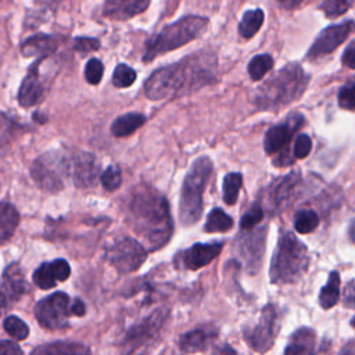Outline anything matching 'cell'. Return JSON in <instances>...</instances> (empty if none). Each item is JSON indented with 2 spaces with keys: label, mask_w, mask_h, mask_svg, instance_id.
Wrapping results in <instances>:
<instances>
[{
  "label": "cell",
  "mask_w": 355,
  "mask_h": 355,
  "mask_svg": "<svg viewBox=\"0 0 355 355\" xmlns=\"http://www.w3.org/2000/svg\"><path fill=\"white\" fill-rule=\"evenodd\" d=\"M218 60L212 51L200 50L183 60L155 69L144 82L148 100H166L190 94L216 82Z\"/></svg>",
  "instance_id": "obj_1"
},
{
  "label": "cell",
  "mask_w": 355,
  "mask_h": 355,
  "mask_svg": "<svg viewBox=\"0 0 355 355\" xmlns=\"http://www.w3.org/2000/svg\"><path fill=\"white\" fill-rule=\"evenodd\" d=\"M126 219L147 241L151 251L162 248L172 237L173 220L169 202L153 186L139 184L132 190L126 204Z\"/></svg>",
  "instance_id": "obj_2"
},
{
  "label": "cell",
  "mask_w": 355,
  "mask_h": 355,
  "mask_svg": "<svg viewBox=\"0 0 355 355\" xmlns=\"http://www.w3.org/2000/svg\"><path fill=\"white\" fill-rule=\"evenodd\" d=\"M309 75L298 62H290L268 80L254 94V104L261 111H277L298 100L306 90Z\"/></svg>",
  "instance_id": "obj_3"
},
{
  "label": "cell",
  "mask_w": 355,
  "mask_h": 355,
  "mask_svg": "<svg viewBox=\"0 0 355 355\" xmlns=\"http://www.w3.org/2000/svg\"><path fill=\"white\" fill-rule=\"evenodd\" d=\"M308 266V247L294 233L280 232L269 268L270 282L273 284L295 283L304 276Z\"/></svg>",
  "instance_id": "obj_4"
},
{
  "label": "cell",
  "mask_w": 355,
  "mask_h": 355,
  "mask_svg": "<svg viewBox=\"0 0 355 355\" xmlns=\"http://www.w3.org/2000/svg\"><path fill=\"white\" fill-rule=\"evenodd\" d=\"M214 172V164L209 157L201 155L193 161L183 179L180 200H179V218L182 225L193 226L202 216V193Z\"/></svg>",
  "instance_id": "obj_5"
},
{
  "label": "cell",
  "mask_w": 355,
  "mask_h": 355,
  "mask_svg": "<svg viewBox=\"0 0 355 355\" xmlns=\"http://www.w3.org/2000/svg\"><path fill=\"white\" fill-rule=\"evenodd\" d=\"M207 26L208 19L200 15H186L164 26L155 36H153L147 42L143 61L148 62L161 54L187 44L189 42L201 36Z\"/></svg>",
  "instance_id": "obj_6"
},
{
  "label": "cell",
  "mask_w": 355,
  "mask_h": 355,
  "mask_svg": "<svg viewBox=\"0 0 355 355\" xmlns=\"http://www.w3.org/2000/svg\"><path fill=\"white\" fill-rule=\"evenodd\" d=\"M58 69L60 64L54 57H40L35 64H32L21 83L18 103L22 107H33L42 103L51 87Z\"/></svg>",
  "instance_id": "obj_7"
},
{
  "label": "cell",
  "mask_w": 355,
  "mask_h": 355,
  "mask_svg": "<svg viewBox=\"0 0 355 355\" xmlns=\"http://www.w3.org/2000/svg\"><path fill=\"white\" fill-rule=\"evenodd\" d=\"M31 175L40 189L57 193L64 187L65 178L71 175V157L58 150L44 153L33 161Z\"/></svg>",
  "instance_id": "obj_8"
},
{
  "label": "cell",
  "mask_w": 355,
  "mask_h": 355,
  "mask_svg": "<svg viewBox=\"0 0 355 355\" xmlns=\"http://www.w3.org/2000/svg\"><path fill=\"white\" fill-rule=\"evenodd\" d=\"M305 118L300 112L290 114L284 122L269 128L263 137V150L268 155L279 154L277 158L273 159L275 166H287L293 164L294 158L287 155V146L293 139L294 133L304 125Z\"/></svg>",
  "instance_id": "obj_9"
},
{
  "label": "cell",
  "mask_w": 355,
  "mask_h": 355,
  "mask_svg": "<svg viewBox=\"0 0 355 355\" xmlns=\"http://www.w3.org/2000/svg\"><path fill=\"white\" fill-rule=\"evenodd\" d=\"M279 320L280 316L275 304H266L261 311L258 322L243 329L245 343L258 354L268 352L279 333Z\"/></svg>",
  "instance_id": "obj_10"
},
{
  "label": "cell",
  "mask_w": 355,
  "mask_h": 355,
  "mask_svg": "<svg viewBox=\"0 0 355 355\" xmlns=\"http://www.w3.org/2000/svg\"><path fill=\"white\" fill-rule=\"evenodd\" d=\"M108 262L121 273L137 270L147 258L146 248L132 237L116 239L105 251Z\"/></svg>",
  "instance_id": "obj_11"
},
{
  "label": "cell",
  "mask_w": 355,
  "mask_h": 355,
  "mask_svg": "<svg viewBox=\"0 0 355 355\" xmlns=\"http://www.w3.org/2000/svg\"><path fill=\"white\" fill-rule=\"evenodd\" d=\"M169 318V309L159 306L139 323L133 324L125 334L122 345L125 355H130L139 347L155 338Z\"/></svg>",
  "instance_id": "obj_12"
},
{
  "label": "cell",
  "mask_w": 355,
  "mask_h": 355,
  "mask_svg": "<svg viewBox=\"0 0 355 355\" xmlns=\"http://www.w3.org/2000/svg\"><path fill=\"white\" fill-rule=\"evenodd\" d=\"M301 183V173L291 171L284 176L276 178L263 191V201L270 215L280 214L295 198L297 189Z\"/></svg>",
  "instance_id": "obj_13"
},
{
  "label": "cell",
  "mask_w": 355,
  "mask_h": 355,
  "mask_svg": "<svg viewBox=\"0 0 355 355\" xmlns=\"http://www.w3.org/2000/svg\"><path fill=\"white\" fill-rule=\"evenodd\" d=\"M268 226H262L258 229H250L247 233H240L234 241V252L244 262L248 273H257L262 263V257L265 251L266 241V229Z\"/></svg>",
  "instance_id": "obj_14"
},
{
  "label": "cell",
  "mask_w": 355,
  "mask_h": 355,
  "mask_svg": "<svg viewBox=\"0 0 355 355\" xmlns=\"http://www.w3.org/2000/svg\"><path fill=\"white\" fill-rule=\"evenodd\" d=\"M69 297L62 291L53 293L40 300L35 306V316L42 327L61 329L68 324Z\"/></svg>",
  "instance_id": "obj_15"
},
{
  "label": "cell",
  "mask_w": 355,
  "mask_h": 355,
  "mask_svg": "<svg viewBox=\"0 0 355 355\" xmlns=\"http://www.w3.org/2000/svg\"><path fill=\"white\" fill-rule=\"evenodd\" d=\"M355 31V22L352 19H347L341 24L330 25L324 28L318 37L313 40L312 46L306 53V58L315 61L320 57H324L333 53L340 44H343L348 36Z\"/></svg>",
  "instance_id": "obj_16"
},
{
  "label": "cell",
  "mask_w": 355,
  "mask_h": 355,
  "mask_svg": "<svg viewBox=\"0 0 355 355\" xmlns=\"http://www.w3.org/2000/svg\"><path fill=\"white\" fill-rule=\"evenodd\" d=\"M223 243L222 241H212V243H196L187 250L179 251L173 262L178 268L186 270H198L207 265H209L222 251Z\"/></svg>",
  "instance_id": "obj_17"
},
{
  "label": "cell",
  "mask_w": 355,
  "mask_h": 355,
  "mask_svg": "<svg viewBox=\"0 0 355 355\" xmlns=\"http://www.w3.org/2000/svg\"><path fill=\"white\" fill-rule=\"evenodd\" d=\"M71 176L78 187L86 189L96 184L100 176L97 158L86 151H78L71 155Z\"/></svg>",
  "instance_id": "obj_18"
},
{
  "label": "cell",
  "mask_w": 355,
  "mask_h": 355,
  "mask_svg": "<svg viewBox=\"0 0 355 355\" xmlns=\"http://www.w3.org/2000/svg\"><path fill=\"white\" fill-rule=\"evenodd\" d=\"M71 275V266L69 263L62 259H54L51 262H44L42 263L35 272H33V283L42 288V290H49L53 288L57 282H65Z\"/></svg>",
  "instance_id": "obj_19"
},
{
  "label": "cell",
  "mask_w": 355,
  "mask_h": 355,
  "mask_svg": "<svg viewBox=\"0 0 355 355\" xmlns=\"http://www.w3.org/2000/svg\"><path fill=\"white\" fill-rule=\"evenodd\" d=\"M219 329L214 324H204L183 333L179 338V348L186 354L205 351L218 337Z\"/></svg>",
  "instance_id": "obj_20"
},
{
  "label": "cell",
  "mask_w": 355,
  "mask_h": 355,
  "mask_svg": "<svg viewBox=\"0 0 355 355\" xmlns=\"http://www.w3.org/2000/svg\"><path fill=\"white\" fill-rule=\"evenodd\" d=\"M283 355H318L316 331L306 326L297 329L290 336Z\"/></svg>",
  "instance_id": "obj_21"
},
{
  "label": "cell",
  "mask_w": 355,
  "mask_h": 355,
  "mask_svg": "<svg viewBox=\"0 0 355 355\" xmlns=\"http://www.w3.org/2000/svg\"><path fill=\"white\" fill-rule=\"evenodd\" d=\"M148 4L150 0H105L104 15L111 19L126 21L141 14Z\"/></svg>",
  "instance_id": "obj_22"
},
{
  "label": "cell",
  "mask_w": 355,
  "mask_h": 355,
  "mask_svg": "<svg viewBox=\"0 0 355 355\" xmlns=\"http://www.w3.org/2000/svg\"><path fill=\"white\" fill-rule=\"evenodd\" d=\"M57 49V39L51 35H35L28 37L21 44V53L24 57H47Z\"/></svg>",
  "instance_id": "obj_23"
},
{
  "label": "cell",
  "mask_w": 355,
  "mask_h": 355,
  "mask_svg": "<svg viewBox=\"0 0 355 355\" xmlns=\"http://www.w3.org/2000/svg\"><path fill=\"white\" fill-rule=\"evenodd\" d=\"M31 355H92V351L82 343L54 341L36 347Z\"/></svg>",
  "instance_id": "obj_24"
},
{
  "label": "cell",
  "mask_w": 355,
  "mask_h": 355,
  "mask_svg": "<svg viewBox=\"0 0 355 355\" xmlns=\"http://www.w3.org/2000/svg\"><path fill=\"white\" fill-rule=\"evenodd\" d=\"M1 284L6 288L11 301L18 298L28 290V286L25 283L24 275H22L18 263H12L6 268V270L3 273Z\"/></svg>",
  "instance_id": "obj_25"
},
{
  "label": "cell",
  "mask_w": 355,
  "mask_h": 355,
  "mask_svg": "<svg viewBox=\"0 0 355 355\" xmlns=\"http://www.w3.org/2000/svg\"><path fill=\"white\" fill-rule=\"evenodd\" d=\"M146 122V116L139 112H128L118 116L111 125V133L115 137H126L137 130Z\"/></svg>",
  "instance_id": "obj_26"
},
{
  "label": "cell",
  "mask_w": 355,
  "mask_h": 355,
  "mask_svg": "<svg viewBox=\"0 0 355 355\" xmlns=\"http://www.w3.org/2000/svg\"><path fill=\"white\" fill-rule=\"evenodd\" d=\"M19 223V214L10 202H0V244L8 240Z\"/></svg>",
  "instance_id": "obj_27"
},
{
  "label": "cell",
  "mask_w": 355,
  "mask_h": 355,
  "mask_svg": "<svg viewBox=\"0 0 355 355\" xmlns=\"http://www.w3.org/2000/svg\"><path fill=\"white\" fill-rule=\"evenodd\" d=\"M340 298V273L337 270H331L326 284L320 288L319 293V305L323 309L333 308Z\"/></svg>",
  "instance_id": "obj_28"
},
{
  "label": "cell",
  "mask_w": 355,
  "mask_h": 355,
  "mask_svg": "<svg viewBox=\"0 0 355 355\" xmlns=\"http://www.w3.org/2000/svg\"><path fill=\"white\" fill-rule=\"evenodd\" d=\"M263 11L261 8H255V10H247L244 12V15L241 17V21L239 24V33L241 37L244 39H250L252 37L259 28L262 26L263 22Z\"/></svg>",
  "instance_id": "obj_29"
},
{
  "label": "cell",
  "mask_w": 355,
  "mask_h": 355,
  "mask_svg": "<svg viewBox=\"0 0 355 355\" xmlns=\"http://www.w3.org/2000/svg\"><path fill=\"white\" fill-rule=\"evenodd\" d=\"M233 219L230 215H227L220 208H214L208 216L207 222L204 225V232L207 233H223L233 227Z\"/></svg>",
  "instance_id": "obj_30"
},
{
  "label": "cell",
  "mask_w": 355,
  "mask_h": 355,
  "mask_svg": "<svg viewBox=\"0 0 355 355\" xmlns=\"http://www.w3.org/2000/svg\"><path fill=\"white\" fill-rule=\"evenodd\" d=\"M243 184V175L240 172H230L223 178V201L227 205H234L239 198V191Z\"/></svg>",
  "instance_id": "obj_31"
},
{
  "label": "cell",
  "mask_w": 355,
  "mask_h": 355,
  "mask_svg": "<svg viewBox=\"0 0 355 355\" xmlns=\"http://www.w3.org/2000/svg\"><path fill=\"white\" fill-rule=\"evenodd\" d=\"M319 226V216L313 209H300L294 216V229L301 234L312 233Z\"/></svg>",
  "instance_id": "obj_32"
},
{
  "label": "cell",
  "mask_w": 355,
  "mask_h": 355,
  "mask_svg": "<svg viewBox=\"0 0 355 355\" xmlns=\"http://www.w3.org/2000/svg\"><path fill=\"white\" fill-rule=\"evenodd\" d=\"M273 67V58L269 54H257L248 62V75L252 80H261Z\"/></svg>",
  "instance_id": "obj_33"
},
{
  "label": "cell",
  "mask_w": 355,
  "mask_h": 355,
  "mask_svg": "<svg viewBox=\"0 0 355 355\" xmlns=\"http://www.w3.org/2000/svg\"><path fill=\"white\" fill-rule=\"evenodd\" d=\"M3 327H4V330L7 331L8 336H11L12 338L19 340V341L25 340L29 336L28 324L15 315L7 316L3 322Z\"/></svg>",
  "instance_id": "obj_34"
},
{
  "label": "cell",
  "mask_w": 355,
  "mask_h": 355,
  "mask_svg": "<svg viewBox=\"0 0 355 355\" xmlns=\"http://www.w3.org/2000/svg\"><path fill=\"white\" fill-rule=\"evenodd\" d=\"M135 80H136L135 69H132L126 64L116 65V68L114 71V75H112V85L115 87H119V89L129 87L130 85H133Z\"/></svg>",
  "instance_id": "obj_35"
},
{
  "label": "cell",
  "mask_w": 355,
  "mask_h": 355,
  "mask_svg": "<svg viewBox=\"0 0 355 355\" xmlns=\"http://www.w3.org/2000/svg\"><path fill=\"white\" fill-rule=\"evenodd\" d=\"M100 182L107 191L116 190L122 183L121 169L116 165L107 166V169L100 175Z\"/></svg>",
  "instance_id": "obj_36"
},
{
  "label": "cell",
  "mask_w": 355,
  "mask_h": 355,
  "mask_svg": "<svg viewBox=\"0 0 355 355\" xmlns=\"http://www.w3.org/2000/svg\"><path fill=\"white\" fill-rule=\"evenodd\" d=\"M263 219V208L261 204H252V207L244 212L240 219V227L243 230L254 229Z\"/></svg>",
  "instance_id": "obj_37"
},
{
  "label": "cell",
  "mask_w": 355,
  "mask_h": 355,
  "mask_svg": "<svg viewBox=\"0 0 355 355\" xmlns=\"http://www.w3.org/2000/svg\"><path fill=\"white\" fill-rule=\"evenodd\" d=\"M351 6V0H323L319 6L320 10L326 14L329 18H336L341 14H344Z\"/></svg>",
  "instance_id": "obj_38"
},
{
  "label": "cell",
  "mask_w": 355,
  "mask_h": 355,
  "mask_svg": "<svg viewBox=\"0 0 355 355\" xmlns=\"http://www.w3.org/2000/svg\"><path fill=\"white\" fill-rule=\"evenodd\" d=\"M338 105L343 110H355V82H348L338 90Z\"/></svg>",
  "instance_id": "obj_39"
},
{
  "label": "cell",
  "mask_w": 355,
  "mask_h": 355,
  "mask_svg": "<svg viewBox=\"0 0 355 355\" xmlns=\"http://www.w3.org/2000/svg\"><path fill=\"white\" fill-rule=\"evenodd\" d=\"M103 72H104V67H103L101 61H98L97 58H92L87 61L86 68H85V78L90 85L100 83V80L103 78Z\"/></svg>",
  "instance_id": "obj_40"
},
{
  "label": "cell",
  "mask_w": 355,
  "mask_h": 355,
  "mask_svg": "<svg viewBox=\"0 0 355 355\" xmlns=\"http://www.w3.org/2000/svg\"><path fill=\"white\" fill-rule=\"evenodd\" d=\"M312 150V140L308 135L305 133H301L295 137V141H294V147H293V157L295 159H301V158H305L309 155Z\"/></svg>",
  "instance_id": "obj_41"
},
{
  "label": "cell",
  "mask_w": 355,
  "mask_h": 355,
  "mask_svg": "<svg viewBox=\"0 0 355 355\" xmlns=\"http://www.w3.org/2000/svg\"><path fill=\"white\" fill-rule=\"evenodd\" d=\"M100 47V42L94 37H76L73 40V50L79 53L96 51Z\"/></svg>",
  "instance_id": "obj_42"
},
{
  "label": "cell",
  "mask_w": 355,
  "mask_h": 355,
  "mask_svg": "<svg viewBox=\"0 0 355 355\" xmlns=\"http://www.w3.org/2000/svg\"><path fill=\"white\" fill-rule=\"evenodd\" d=\"M0 355H24V352L18 344H15L10 340H1L0 341Z\"/></svg>",
  "instance_id": "obj_43"
},
{
  "label": "cell",
  "mask_w": 355,
  "mask_h": 355,
  "mask_svg": "<svg viewBox=\"0 0 355 355\" xmlns=\"http://www.w3.org/2000/svg\"><path fill=\"white\" fill-rule=\"evenodd\" d=\"M341 62L344 67L355 69V40L351 42V44L344 50L343 57H341Z\"/></svg>",
  "instance_id": "obj_44"
},
{
  "label": "cell",
  "mask_w": 355,
  "mask_h": 355,
  "mask_svg": "<svg viewBox=\"0 0 355 355\" xmlns=\"http://www.w3.org/2000/svg\"><path fill=\"white\" fill-rule=\"evenodd\" d=\"M345 304H351L355 308V282H351L345 287ZM351 326L355 327V315L351 319Z\"/></svg>",
  "instance_id": "obj_45"
},
{
  "label": "cell",
  "mask_w": 355,
  "mask_h": 355,
  "mask_svg": "<svg viewBox=\"0 0 355 355\" xmlns=\"http://www.w3.org/2000/svg\"><path fill=\"white\" fill-rule=\"evenodd\" d=\"M69 312L75 316H83L86 313V305L82 300H75L73 304L69 306Z\"/></svg>",
  "instance_id": "obj_46"
},
{
  "label": "cell",
  "mask_w": 355,
  "mask_h": 355,
  "mask_svg": "<svg viewBox=\"0 0 355 355\" xmlns=\"http://www.w3.org/2000/svg\"><path fill=\"white\" fill-rule=\"evenodd\" d=\"M211 355H237V352H236V349H234L232 345L223 344V345L216 347V348L211 352Z\"/></svg>",
  "instance_id": "obj_47"
},
{
  "label": "cell",
  "mask_w": 355,
  "mask_h": 355,
  "mask_svg": "<svg viewBox=\"0 0 355 355\" xmlns=\"http://www.w3.org/2000/svg\"><path fill=\"white\" fill-rule=\"evenodd\" d=\"M279 6L284 10H294L297 8L304 0H277Z\"/></svg>",
  "instance_id": "obj_48"
},
{
  "label": "cell",
  "mask_w": 355,
  "mask_h": 355,
  "mask_svg": "<svg viewBox=\"0 0 355 355\" xmlns=\"http://www.w3.org/2000/svg\"><path fill=\"white\" fill-rule=\"evenodd\" d=\"M348 234H349V239L355 243V219L351 222L349 225V230H348Z\"/></svg>",
  "instance_id": "obj_49"
},
{
  "label": "cell",
  "mask_w": 355,
  "mask_h": 355,
  "mask_svg": "<svg viewBox=\"0 0 355 355\" xmlns=\"http://www.w3.org/2000/svg\"><path fill=\"white\" fill-rule=\"evenodd\" d=\"M0 312H1V311H0Z\"/></svg>",
  "instance_id": "obj_50"
}]
</instances>
